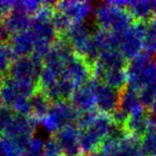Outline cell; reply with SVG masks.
<instances>
[{"label": "cell", "mask_w": 156, "mask_h": 156, "mask_svg": "<svg viewBox=\"0 0 156 156\" xmlns=\"http://www.w3.org/2000/svg\"><path fill=\"white\" fill-rule=\"evenodd\" d=\"M77 126L69 125L58 131L56 141L62 148L66 156H77Z\"/></svg>", "instance_id": "cell-1"}, {"label": "cell", "mask_w": 156, "mask_h": 156, "mask_svg": "<svg viewBox=\"0 0 156 156\" xmlns=\"http://www.w3.org/2000/svg\"><path fill=\"white\" fill-rule=\"evenodd\" d=\"M11 48L16 56H28L29 53L34 52L36 48V41L30 31H25L13 37Z\"/></svg>", "instance_id": "cell-2"}, {"label": "cell", "mask_w": 156, "mask_h": 156, "mask_svg": "<svg viewBox=\"0 0 156 156\" xmlns=\"http://www.w3.org/2000/svg\"><path fill=\"white\" fill-rule=\"evenodd\" d=\"M51 100L43 91H37L34 95L29 98V103L31 107V113L38 117L40 120L47 116L51 108Z\"/></svg>", "instance_id": "cell-3"}, {"label": "cell", "mask_w": 156, "mask_h": 156, "mask_svg": "<svg viewBox=\"0 0 156 156\" xmlns=\"http://www.w3.org/2000/svg\"><path fill=\"white\" fill-rule=\"evenodd\" d=\"M14 52L10 46L5 42H0V73L5 70H9L13 63Z\"/></svg>", "instance_id": "cell-4"}, {"label": "cell", "mask_w": 156, "mask_h": 156, "mask_svg": "<svg viewBox=\"0 0 156 156\" xmlns=\"http://www.w3.org/2000/svg\"><path fill=\"white\" fill-rule=\"evenodd\" d=\"M63 150L56 139H51L44 144V156H63Z\"/></svg>", "instance_id": "cell-5"}, {"label": "cell", "mask_w": 156, "mask_h": 156, "mask_svg": "<svg viewBox=\"0 0 156 156\" xmlns=\"http://www.w3.org/2000/svg\"><path fill=\"white\" fill-rule=\"evenodd\" d=\"M3 83H4V78H3V76H2L1 73H0V89H1Z\"/></svg>", "instance_id": "cell-6"}]
</instances>
